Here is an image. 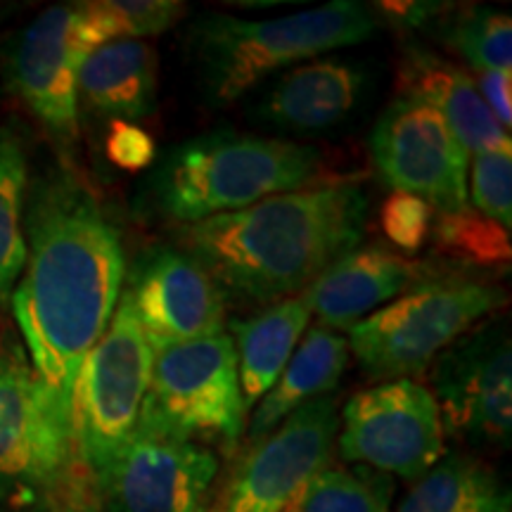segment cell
Listing matches in <instances>:
<instances>
[{
  "label": "cell",
  "instance_id": "6da1fadb",
  "mask_svg": "<svg viewBox=\"0 0 512 512\" xmlns=\"http://www.w3.org/2000/svg\"><path fill=\"white\" fill-rule=\"evenodd\" d=\"M24 233L27 264L10 297L12 313L38 382L72 418L76 375L105 335L126 278L121 233L72 171L34 185Z\"/></svg>",
  "mask_w": 512,
  "mask_h": 512
},
{
  "label": "cell",
  "instance_id": "f1b7e54d",
  "mask_svg": "<svg viewBox=\"0 0 512 512\" xmlns=\"http://www.w3.org/2000/svg\"><path fill=\"white\" fill-rule=\"evenodd\" d=\"M121 38L145 41L169 31L185 15V5L176 0H110Z\"/></svg>",
  "mask_w": 512,
  "mask_h": 512
},
{
  "label": "cell",
  "instance_id": "30bf717a",
  "mask_svg": "<svg viewBox=\"0 0 512 512\" xmlns=\"http://www.w3.org/2000/svg\"><path fill=\"white\" fill-rule=\"evenodd\" d=\"M335 444L347 463L411 482L425 477L446 451L434 394L408 377L351 396Z\"/></svg>",
  "mask_w": 512,
  "mask_h": 512
},
{
  "label": "cell",
  "instance_id": "83f0119b",
  "mask_svg": "<svg viewBox=\"0 0 512 512\" xmlns=\"http://www.w3.org/2000/svg\"><path fill=\"white\" fill-rule=\"evenodd\" d=\"M432 223L434 209L408 192H392L380 209L382 233L406 254L425 247V242L430 240Z\"/></svg>",
  "mask_w": 512,
  "mask_h": 512
},
{
  "label": "cell",
  "instance_id": "5b68a950",
  "mask_svg": "<svg viewBox=\"0 0 512 512\" xmlns=\"http://www.w3.org/2000/svg\"><path fill=\"white\" fill-rule=\"evenodd\" d=\"M505 304L508 294L494 283L467 275H434L351 325L349 351L370 380H413L441 351Z\"/></svg>",
  "mask_w": 512,
  "mask_h": 512
},
{
  "label": "cell",
  "instance_id": "44dd1931",
  "mask_svg": "<svg viewBox=\"0 0 512 512\" xmlns=\"http://www.w3.org/2000/svg\"><path fill=\"white\" fill-rule=\"evenodd\" d=\"M311 311L302 297H290L266 306L252 318L230 320L240 387L245 406H254L271 392L294 354L299 337L309 328Z\"/></svg>",
  "mask_w": 512,
  "mask_h": 512
},
{
  "label": "cell",
  "instance_id": "5bb4252c",
  "mask_svg": "<svg viewBox=\"0 0 512 512\" xmlns=\"http://www.w3.org/2000/svg\"><path fill=\"white\" fill-rule=\"evenodd\" d=\"M124 294L155 354L226 332V294L183 249L155 247L126 275Z\"/></svg>",
  "mask_w": 512,
  "mask_h": 512
},
{
  "label": "cell",
  "instance_id": "9a60e30c",
  "mask_svg": "<svg viewBox=\"0 0 512 512\" xmlns=\"http://www.w3.org/2000/svg\"><path fill=\"white\" fill-rule=\"evenodd\" d=\"M339 432L332 394L306 403L259 441L238 470L226 512H280L304 482L330 465Z\"/></svg>",
  "mask_w": 512,
  "mask_h": 512
},
{
  "label": "cell",
  "instance_id": "e0dca14e",
  "mask_svg": "<svg viewBox=\"0 0 512 512\" xmlns=\"http://www.w3.org/2000/svg\"><path fill=\"white\" fill-rule=\"evenodd\" d=\"M366 91V72L342 57H316L287 69L264 93L256 117L285 131L313 133L344 121Z\"/></svg>",
  "mask_w": 512,
  "mask_h": 512
},
{
  "label": "cell",
  "instance_id": "f546056e",
  "mask_svg": "<svg viewBox=\"0 0 512 512\" xmlns=\"http://www.w3.org/2000/svg\"><path fill=\"white\" fill-rule=\"evenodd\" d=\"M105 152L114 166L136 174V171L155 164L157 143L143 126L128 124V121H112L110 131H107Z\"/></svg>",
  "mask_w": 512,
  "mask_h": 512
},
{
  "label": "cell",
  "instance_id": "52a82bcc",
  "mask_svg": "<svg viewBox=\"0 0 512 512\" xmlns=\"http://www.w3.org/2000/svg\"><path fill=\"white\" fill-rule=\"evenodd\" d=\"M155 356L121 290L105 335L83 358L72 396L76 463L98 486L138 430Z\"/></svg>",
  "mask_w": 512,
  "mask_h": 512
},
{
  "label": "cell",
  "instance_id": "603a6c76",
  "mask_svg": "<svg viewBox=\"0 0 512 512\" xmlns=\"http://www.w3.org/2000/svg\"><path fill=\"white\" fill-rule=\"evenodd\" d=\"M29 157L22 133L0 121V306L10 304L19 275L27 264Z\"/></svg>",
  "mask_w": 512,
  "mask_h": 512
},
{
  "label": "cell",
  "instance_id": "2e32d148",
  "mask_svg": "<svg viewBox=\"0 0 512 512\" xmlns=\"http://www.w3.org/2000/svg\"><path fill=\"white\" fill-rule=\"evenodd\" d=\"M432 268L382 245H358L330 264L302 292L311 316L328 330H349L422 280Z\"/></svg>",
  "mask_w": 512,
  "mask_h": 512
},
{
  "label": "cell",
  "instance_id": "ac0fdd59",
  "mask_svg": "<svg viewBox=\"0 0 512 512\" xmlns=\"http://www.w3.org/2000/svg\"><path fill=\"white\" fill-rule=\"evenodd\" d=\"M399 98L425 102L441 114L467 155L512 152L510 133L479 98L475 81L441 57L411 48L399 67Z\"/></svg>",
  "mask_w": 512,
  "mask_h": 512
},
{
  "label": "cell",
  "instance_id": "4dcf8cb0",
  "mask_svg": "<svg viewBox=\"0 0 512 512\" xmlns=\"http://www.w3.org/2000/svg\"><path fill=\"white\" fill-rule=\"evenodd\" d=\"M477 93L486 110L494 114L503 131L512 126V69L508 72H482L477 79Z\"/></svg>",
  "mask_w": 512,
  "mask_h": 512
},
{
  "label": "cell",
  "instance_id": "d4e9b609",
  "mask_svg": "<svg viewBox=\"0 0 512 512\" xmlns=\"http://www.w3.org/2000/svg\"><path fill=\"white\" fill-rule=\"evenodd\" d=\"M430 238L439 254L465 261L467 266H508L512 259L508 230H503L498 223L489 221L472 207L451 211V214L434 211Z\"/></svg>",
  "mask_w": 512,
  "mask_h": 512
},
{
  "label": "cell",
  "instance_id": "7c38bea8",
  "mask_svg": "<svg viewBox=\"0 0 512 512\" xmlns=\"http://www.w3.org/2000/svg\"><path fill=\"white\" fill-rule=\"evenodd\" d=\"M444 432L508 446L512 434V347L503 320L465 332L432 368Z\"/></svg>",
  "mask_w": 512,
  "mask_h": 512
},
{
  "label": "cell",
  "instance_id": "4fadbf2b",
  "mask_svg": "<svg viewBox=\"0 0 512 512\" xmlns=\"http://www.w3.org/2000/svg\"><path fill=\"white\" fill-rule=\"evenodd\" d=\"M219 467L200 441L138 422L100 489L110 512H207Z\"/></svg>",
  "mask_w": 512,
  "mask_h": 512
},
{
  "label": "cell",
  "instance_id": "7402d4cb",
  "mask_svg": "<svg viewBox=\"0 0 512 512\" xmlns=\"http://www.w3.org/2000/svg\"><path fill=\"white\" fill-rule=\"evenodd\" d=\"M396 512H510V491L479 460L453 453L418 479Z\"/></svg>",
  "mask_w": 512,
  "mask_h": 512
},
{
  "label": "cell",
  "instance_id": "484cf974",
  "mask_svg": "<svg viewBox=\"0 0 512 512\" xmlns=\"http://www.w3.org/2000/svg\"><path fill=\"white\" fill-rule=\"evenodd\" d=\"M444 41L477 72H508L512 64V22L491 8H470L453 15Z\"/></svg>",
  "mask_w": 512,
  "mask_h": 512
},
{
  "label": "cell",
  "instance_id": "3957f363",
  "mask_svg": "<svg viewBox=\"0 0 512 512\" xmlns=\"http://www.w3.org/2000/svg\"><path fill=\"white\" fill-rule=\"evenodd\" d=\"M328 181L318 147L214 131L169 150L150 192L166 219L188 226Z\"/></svg>",
  "mask_w": 512,
  "mask_h": 512
},
{
  "label": "cell",
  "instance_id": "8992f818",
  "mask_svg": "<svg viewBox=\"0 0 512 512\" xmlns=\"http://www.w3.org/2000/svg\"><path fill=\"white\" fill-rule=\"evenodd\" d=\"M121 41L110 0L64 3L43 10L10 50L12 91L64 155L79 143V72L86 57Z\"/></svg>",
  "mask_w": 512,
  "mask_h": 512
},
{
  "label": "cell",
  "instance_id": "8fae6325",
  "mask_svg": "<svg viewBox=\"0 0 512 512\" xmlns=\"http://www.w3.org/2000/svg\"><path fill=\"white\" fill-rule=\"evenodd\" d=\"M377 174L394 192L420 197L437 214L470 207V155L437 110L425 102L396 98L370 133Z\"/></svg>",
  "mask_w": 512,
  "mask_h": 512
},
{
  "label": "cell",
  "instance_id": "9c48e42d",
  "mask_svg": "<svg viewBox=\"0 0 512 512\" xmlns=\"http://www.w3.org/2000/svg\"><path fill=\"white\" fill-rule=\"evenodd\" d=\"M76 463L72 418L50 401L15 332L0 337V503L50 491Z\"/></svg>",
  "mask_w": 512,
  "mask_h": 512
},
{
  "label": "cell",
  "instance_id": "ffe728a7",
  "mask_svg": "<svg viewBox=\"0 0 512 512\" xmlns=\"http://www.w3.org/2000/svg\"><path fill=\"white\" fill-rule=\"evenodd\" d=\"M349 363L347 337L316 325L306 332L302 347L290 361L264 399L259 401L249 422V441L259 444L278 430L283 420L306 403L332 394Z\"/></svg>",
  "mask_w": 512,
  "mask_h": 512
},
{
  "label": "cell",
  "instance_id": "277c9868",
  "mask_svg": "<svg viewBox=\"0 0 512 512\" xmlns=\"http://www.w3.org/2000/svg\"><path fill=\"white\" fill-rule=\"evenodd\" d=\"M375 31L373 10L335 0L275 19H242L226 12L204 15L192 24L190 46L209 102L228 107L280 69L356 46L373 38Z\"/></svg>",
  "mask_w": 512,
  "mask_h": 512
},
{
  "label": "cell",
  "instance_id": "cb8c5ba5",
  "mask_svg": "<svg viewBox=\"0 0 512 512\" xmlns=\"http://www.w3.org/2000/svg\"><path fill=\"white\" fill-rule=\"evenodd\" d=\"M394 482L370 467H323L280 512H392Z\"/></svg>",
  "mask_w": 512,
  "mask_h": 512
},
{
  "label": "cell",
  "instance_id": "ba28073f",
  "mask_svg": "<svg viewBox=\"0 0 512 512\" xmlns=\"http://www.w3.org/2000/svg\"><path fill=\"white\" fill-rule=\"evenodd\" d=\"M140 422L192 441L238 444L247 406L233 337L223 332L159 351Z\"/></svg>",
  "mask_w": 512,
  "mask_h": 512
},
{
  "label": "cell",
  "instance_id": "4316f807",
  "mask_svg": "<svg viewBox=\"0 0 512 512\" xmlns=\"http://www.w3.org/2000/svg\"><path fill=\"white\" fill-rule=\"evenodd\" d=\"M472 209L512 228V152H484L472 162Z\"/></svg>",
  "mask_w": 512,
  "mask_h": 512
},
{
  "label": "cell",
  "instance_id": "7a4b0ae2",
  "mask_svg": "<svg viewBox=\"0 0 512 512\" xmlns=\"http://www.w3.org/2000/svg\"><path fill=\"white\" fill-rule=\"evenodd\" d=\"M368 207L356 176L332 178L188 223L176 230V242L207 268L226 299L271 306L304 292L339 256L361 245Z\"/></svg>",
  "mask_w": 512,
  "mask_h": 512
},
{
  "label": "cell",
  "instance_id": "d6986e66",
  "mask_svg": "<svg viewBox=\"0 0 512 512\" xmlns=\"http://www.w3.org/2000/svg\"><path fill=\"white\" fill-rule=\"evenodd\" d=\"M159 55L152 43L121 38L86 57L79 72V105L112 121L145 119L155 112Z\"/></svg>",
  "mask_w": 512,
  "mask_h": 512
}]
</instances>
